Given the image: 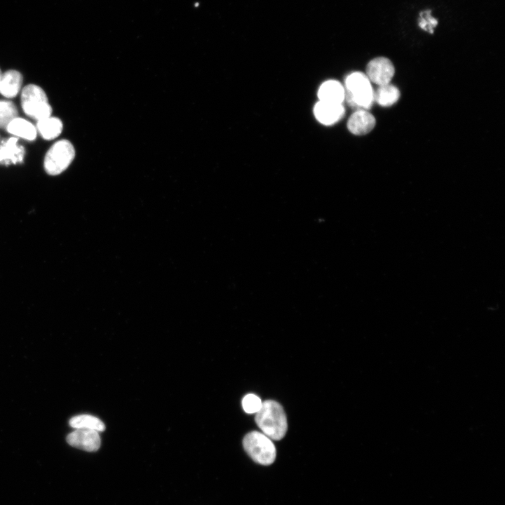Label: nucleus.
<instances>
[{"label":"nucleus","instance_id":"nucleus-4","mask_svg":"<svg viewBox=\"0 0 505 505\" xmlns=\"http://www.w3.org/2000/svg\"><path fill=\"white\" fill-rule=\"evenodd\" d=\"M21 105L27 116L38 121L50 117L52 113L46 94L34 84L27 85L22 89Z\"/></svg>","mask_w":505,"mask_h":505},{"label":"nucleus","instance_id":"nucleus-18","mask_svg":"<svg viewBox=\"0 0 505 505\" xmlns=\"http://www.w3.org/2000/svg\"><path fill=\"white\" fill-rule=\"evenodd\" d=\"M261 399L255 394L249 393L244 396L242 406L247 413H256L262 406Z\"/></svg>","mask_w":505,"mask_h":505},{"label":"nucleus","instance_id":"nucleus-17","mask_svg":"<svg viewBox=\"0 0 505 505\" xmlns=\"http://www.w3.org/2000/svg\"><path fill=\"white\" fill-rule=\"evenodd\" d=\"M17 116L18 110L12 102L0 100V128H6Z\"/></svg>","mask_w":505,"mask_h":505},{"label":"nucleus","instance_id":"nucleus-15","mask_svg":"<svg viewBox=\"0 0 505 505\" xmlns=\"http://www.w3.org/2000/svg\"><path fill=\"white\" fill-rule=\"evenodd\" d=\"M37 128L44 139L50 140L61 133L62 123L58 118L50 116L38 121Z\"/></svg>","mask_w":505,"mask_h":505},{"label":"nucleus","instance_id":"nucleus-6","mask_svg":"<svg viewBox=\"0 0 505 505\" xmlns=\"http://www.w3.org/2000/svg\"><path fill=\"white\" fill-rule=\"evenodd\" d=\"M394 72L392 62L384 57L372 59L366 68V76L369 80L378 86L390 83Z\"/></svg>","mask_w":505,"mask_h":505},{"label":"nucleus","instance_id":"nucleus-14","mask_svg":"<svg viewBox=\"0 0 505 505\" xmlns=\"http://www.w3.org/2000/svg\"><path fill=\"white\" fill-rule=\"evenodd\" d=\"M6 129L11 134L21 137L26 140H33L36 138V130L34 126L25 119L15 118L7 126Z\"/></svg>","mask_w":505,"mask_h":505},{"label":"nucleus","instance_id":"nucleus-1","mask_svg":"<svg viewBox=\"0 0 505 505\" xmlns=\"http://www.w3.org/2000/svg\"><path fill=\"white\" fill-rule=\"evenodd\" d=\"M255 422L264 434L274 440L282 439L287 431V419L283 407L276 401L265 400L256 412Z\"/></svg>","mask_w":505,"mask_h":505},{"label":"nucleus","instance_id":"nucleus-3","mask_svg":"<svg viewBox=\"0 0 505 505\" xmlns=\"http://www.w3.org/2000/svg\"><path fill=\"white\" fill-rule=\"evenodd\" d=\"M243 445L248 455L257 463L262 465L272 464L276 458V447L271 439L258 431L247 433Z\"/></svg>","mask_w":505,"mask_h":505},{"label":"nucleus","instance_id":"nucleus-12","mask_svg":"<svg viewBox=\"0 0 505 505\" xmlns=\"http://www.w3.org/2000/svg\"><path fill=\"white\" fill-rule=\"evenodd\" d=\"M22 76L16 70H8L2 74L0 93L8 98L14 97L21 88Z\"/></svg>","mask_w":505,"mask_h":505},{"label":"nucleus","instance_id":"nucleus-19","mask_svg":"<svg viewBox=\"0 0 505 505\" xmlns=\"http://www.w3.org/2000/svg\"><path fill=\"white\" fill-rule=\"evenodd\" d=\"M437 20L431 16V11L429 10L420 13L419 25L422 29L428 31L430 33H433V28L437 25Z\"/></svg>","mask_w":505,"mask_h":505},{"label":"nucleus","instance_id":"nucleus-10","mask_svg":"<svg viewBox=\"0 0 505 505\" xmlns=\"http://www.w3.org/2000/svg\"><path fill=\"white\" fill-rule=\"evenodd\" d=\"M18 139L11 137L1 142L0 145V163L8 165L9 163H21L23 161L25 149L18 145Z\"/></svg>","mask_w":505,"mask_h":505},{"label":"nucleus","instance_id":"nucleus-11","mask_svg":"<svg viewBox=\"0 0 505 505\" xmlns=\"http://www.w3.org/2000/svg\"><path fill=\"white\" fill-rule=\"evenodd\" d=\"M318 97L320 101L342 104L345 98V90L339 81L329 80L320 86Z\"/></svg>","mask_w":505,"mask_h":505},{"label":"nucleus","instance_id":"nucleus-16","mask_svg":"<svg viewBox=\"0 0 505 505\" xmlns=\"http://www.w3.org/2000/svg\"><path fill=\"white\" fill-rule=\"evenodd\" d=\"M69 424L74 429L95 430L98 432L105 429V424L98 418L90 415H80L69 419Z\"/></svg>","mask_w":505,"mask_h":505},{"label":"nucleus","instance_id":"nucleus-20","mask_svg":"<svg viewBox=\"0 0 505 505\" xmlns=\"http://www.w3.org/2000/svg\"><path fill=\"white\" fill-rule=\"evenodd\" d=\"M1 77H2V73H1V69H0V81H1Z\"/></svg>","mask_w":505,"mask_h":505},{"label":"nucleus","instance_id":"nucleus-9","mask_svg":"<svg viewBox=\"0 0 505 505\" xmlns=\"http://www.w3.org/2000/svg\"><path fill=\"white\" fill-rule=\"evenodd\" d=\"M375 123L372 114L364 109H358L350 116L347 128L354 135H365L374 128Z\"/></svg>","mask_w":505,"mask_h":505},{"label":"nucleus","instance_id":"nucleus-7","mask_svg":"<svg viewBox=\"0 0 505 505\" xmlns=\"http://www.w3.org/2000/svg\"><path fill=\"white\" fill-rule=\"evenodd\" d=\"M67 441L71 446L87 452L97 451L101 443L98 431L84 429H76L67 436Z\"/></svg>","mask_w":505,"mask_h":505},{"label":"nucleus","instance_id":"nucleus-8","mask_svg":"<svg viewBox=\"0 0 505 505\" xmlns=\"http://www.w3.org/2000/svg\"><path fill=\"white\" fill-rule=\"evenodd\" d=\"M316 119L322 124L332 125L339 121L344 114L342 104L318 101L314 109Z\"/></svg>","mask_w":505,"mask_h":505},{"label":"nucleus","instance_id":"nucleus-2","mask_svg":"<svg viewBox=\"0 0 505 505\" xmlns=\"http://www.w3.org/2000/svg\"><path fill=\"white\" fill-rule=\"evenodd\" d=\"M345 86V97L351 107L364 110L371 107L374 90L366 74L358 72L351 73L346 77Z\"/></svg>","mask_w":505,"mask_h":505},{"label":"nucleus","instance_id":"nucleus-13","mask_svg":"<svg viewBox=\"0 0 505 505\" xmlns=\"http://www.w3.org/2000/svg\"><path fill=\"white\" fill-rule=\"evenodd\" d=\"M400 97V91L395 86L388 83L379 86L374 91V101L383 107H389L395 104Z\"/></svg>","mask_w":505,"mask_h":505},{"label":"nucleus","instance_id":"nucleus-5","mask_svg":"<svg viewBox=\"0 0 505 505\" xmlns=\"http://www.w3.org/2000/svg\"><path fill=\"white\" fill-rule=\"evenodd\" d=\"M75 150L72 144L67 140H61L53 144L47 152L44 159L46 172L56 175L63 172L73 161Z\"/></svg>","mask_w":505,"mask_h":505}]
</instances>
